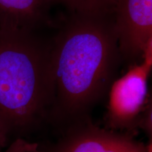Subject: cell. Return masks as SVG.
<instances>
[{"label":"cell","instance_id":"cell-5","mask_svg":"<svg viewBox=\"0 0 152 152\" xmlns=\"http://www.w3.org/2000/svg\"><path fill=\"white\" fill-rule=\"evenodd\" d=\"M54 0H0V30L32 32L48 20Z\"/></svg>","mask_w":152,"mask_h":152},{"label":"cell","instance_id":"cell-2","mask_svg":"<svg viewBox=\"0 0 152 152\" xmlns=\"http://www.w3.org/2000/svg\"><path fill=\"white\" fill-rule=\"evenodd\" d=\"M52 95L49 50L32 32L0 30V118L30 123Z\"/></svg>","mask_w":152,"mask_h":152},{"label":"cell","instance_id":"cell-1","mask_svg":"<svg viewBox=\"0 0 152 152\" xmlns=\"http://www.w3.org/2000/svg\"><path fill=\"white\" fill-rule=\"evenodd\" d=\"M120 56L113 14H75L49 49L52 95L71 111L88 106L107 89Z\"/></svg>","mask_w":152,"mask_h":152},{"label":"cell","instance_id":"cell-7","mask_svg":"<svg viewBox=\"0 0 152 152\" xmlns=\"http://www.w3.org/2000/svg\"><path fill=\"white\" fill-rule=\"evenodd\" d=\"M66 6L75 14L106 16L113 14L116 0H54Z\"/></svg>","mask_w":152,"mask_h":152},{"label":"cell","instance_id":"cell-4","mask_svg":"<svg viewBox=\"0 0 152 152\" xmlns=\"http://www.w3.org/2000/svg\"><path fill=\"white\" fill-rule=\"evenodd\" d=\"M151 65L142 62L113 83L109 93V114L115 123H125L136 117L143 107Z\"/></svg>","mask_w":152,"mask_h":152},{"label":"cell","instance_id":"cell-3","mask_svg":"<svg viewBox=\"0 0 152 152\" xmlns=\"http://www.w3.org/2000/svg\"><path fill=\"white\" fill-rule=\"evenodd\" d=\"M113 20L121 56H143L152 42V0H116Z\"/></svg>","mask_w":152,"mask_h":152},{"label":"cell","instance_id":"cell-8","mask_svg":"<svg viewBox=\"0 0 152 152\" xmlns=\"http://www.w3.org/2000/svg\"><path fill=\"white\" fill-rule=\"evenodd\" d=\"M5 152H45L39 149L38 145L23 140H18L14 142Z\"/></svg>","mask_w":152,"mask_h":152},{"label":"cell","instance_id":"cell-9","mask_svg":"<svg viewBox=\"0 0 152 152\" xmlns=\"http://www.w3.org/2000/svg\"><path fill=\"white\" fill-rule=\"evenodd\" d=\"M9 128L8 125L0 118V151L5 145Z\"/></svg>","mask_w":152,"mask_h":152},{"label":"cell","instance_id":"cell-6","mask_svg":"<svg viewBox=\"0 0 152 152\" xmlns=\"http://www.w3.org/2000/svg\"><path fill=\"white\" fill-rule=\"evenodd\" d=\"M59 152H151L127 136L101 129L82 132L66 142Z\"/></svg>","mask_w":152,"mask_h":152}]
</instances>
